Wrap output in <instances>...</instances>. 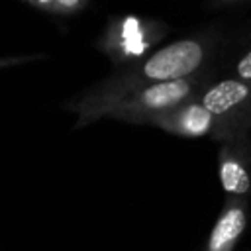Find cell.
<instances>
[{
    "instance_id": "cell-7",
    "label": "cell",
    "mask_w": 251,
    "mask_h": 251,
    "mask_svg": "<svg viewBox=\"0 0 251 251\" xmlns=\"http://www.w3.org/2000/svg\"><path fill=\"white\" fill-rule=\"evenodd\" d=\"M27 4L41 8L45 12H59V14H71L76 12L84 6V2L80 0H53V2H35V0H27Z\"/></svg>"
},
{
    "instance_id": "cell-4",
    "label": "cell",
    "mask_w": 251,
    "mask_h": 251,
    "mask_svg": "<svg viewBox=\"0 0 251 251\" xmlns=\"http://www.w3.org/2000/svg\"><path fill=\"white\" fill-rule=\"evenodd\" d=\"M251 96V84L239 78H226L212 88H208L202 96V106L218 120L233 112L237 106L247 102Z\"/></svg>"
},
{
    "instance_id": "cell-2",
    "label": "cell",
    "mask_w": 251,
    "mask_h": 251,
    "mask_svg": "<svg viewBox=\"0 0 251 251\" xmlns=\"http://www.w3.org/2000/svg\"><path fill=\"white\" fill-rule=\"evenodd\" d=\"M194 82L184 80H173V82H155L137 88L135 92L124 96L118 104H114L108 112L112 116L129 118V120H153L161 114H167L182 104L192 96Z\"/></svg>"
},
{
    "instance_id": "cell-3",
    "label": "cell",
    "mask_w": 251,
    "mask_h": 251,
    "mask_svg": "<svg viewBox=\"0 0 251 251\" xmlns=\"http://www.w3.org/2000/svg\"><path fill=\"white\" fill-rule=\"evenodd\" d=\"M153 124L180 135H204L214 129L216 118L202 106V102H186L167 114H161L151 120Z\"/></svg>"
},
{
    "instance_id": "cell-1",
    "label": "cell",
    "mask_w": 251,
    "mask_h": 251,
    "mask_svg": "<svg viewBox=\"0 0 251 251\" xmlns=\"http://www.w3.org/2000/svg\"><path fill=\"white\" fill-rule=\"evenodd\" d=\"M204 61V45L196 39H180L155 51L143 67L127 76L129 86H147L155 82H173L188 78Z\"/></svg>"
},
{
    "instance_id": "cell-6",
    "label": "cell",
    "mask_w": 251,
    "mask_h": 251,
    "mask_svg": "<svg viewBox=\"0 0 251 251\" xmlns=\"http://www.w3.org/2000/svg\"><path fill=\"white\" fill-rule=\"evenodd\" d=\"M220 178H222L226 192H231V194H245L251 186V180H249L245 167L235 157H231L229 153H222Z\"/></svg>"
},
{
    "instance_id": "cell-5",
    "label": "cell",
    "mask_w": 251,
    "mask_h": 251,
    "mask_svg": "<svg viewBox=\"0 0 251 251\" xmlns=\"http://www.w3.org/2000/svg\"><path fill=\"white\" fill-rule=\"evenodd\" d=\"M245 229V210L239 202L226 206L216 226L212 227L206 251H231L235 241Z\"/></svg>"
},
{
    "instance_id": "cell-8",
    "label": "cell",
    "mask_w": 251,
    "mask_h": 251,
    "mask_svg": "<svg viewBox=\"0 0 251 251\" xmlns=\"http://www.w3.org/2000/svg\"><path fill=\"white\" fill-rule=\"evenodd\" d=\"M237 76H239V80L251 84V51L245 53L239 59V63H237Z\"/></svg>"
},
{
    "instance_id": "cell-9",
    "label": "cell",
    "mask_w": 251,
    "mask_h": 251,
    "mask_svg": "<svg viewBox=\"0 0 251 251\" xmlns=\"http://www.w3.org/2000/svg\"><path fill=\"white\" fill-rule=\"evenodd\" d=\"M43 59V55H18V57H0V69L2 67H12V65H22L27 61H37Z\"/></svg>"
}]
</instances>
